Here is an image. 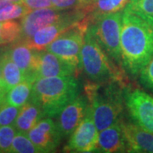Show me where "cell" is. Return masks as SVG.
I'll list each match as a JSON object with an SVG mask.
<instances>
[{"label": "cell", "instance_id": "cell-22", "mask_svg": "<svg viewBox=\"0 0 153 153\" xmlns=\"http://www.w3.org/2000/svg\"><path fill=\"white\" fill-rule=\"evenodd\" d=\"M1 42L4 44H14L21 40L22 26L21 23L16 21L1 22Z\"/></svg>", "mask_w": 153, "mask_h": 153}, {"label": "cell", "instance_id": "cell-1", "mask_svg": "<svg viewBox=\"0 0 153 153\" xmlns=\"http://www.w3.org/2000/svg\"><path fill=\"white\" fill-rule=\"evenodd\" d=\"M120 42L124 71L132 76H139L153 57V25L124 9Z\"/></svg>", "mask_w": 153, "mask_h": 153}, {"label": "cell", "instance_id": "cell-31", "mask_svg": "<svg viewBox=\"0 0 153 153\" xmlns=\"http://www.w3.org/2000/svg\"><path fill=\"white\" fill-rule=\"evenodd\" d=\"M10 4H12V2L9 1V0H0V10L4 8L5 6Z\"/></svg>", "mask_w": 153, "mask_h": 153}, {"label": "cell", "instance_id": "cell-27", "mask_svg": "<svg viewBox=\"0 0 153 153\" xmlns=\"http://www.w3.org/2000/svg\"><path fill=\"white\" fill-rule=\"evenodd\" d=\"M139 79L143 87L153 93V57L140 70Z\"/></svg>", "mask_w": 153, "mask_h": 153}, {"label": "cell", "instance_id": "cell-12", "mask_svg": "<svg viewBox=\"0 0 153 153\" xmlns=\"http://www.w3.org/2000/svg\"><path fill=\"white\" fill-rule=\"evenodd\" d=\"M65 12L66 10H58L53 7L28 11L22 18V38L20 41L27 40L39 29L58 21L64 16Z\"/></svg>", "mask_w": 153, "mask_h": 153}, {"label": "cell", "instance_id": "cell-24", "mask_svg": "<svg viewBox=\"0 0 153 153\" xmlns=\"http://www.w3.org/2000/svg\"><path fill=\"white\" fill-rule=\"evenodd\" d=\"M28 11H30V10L22 3H12L0 10V22L22 18Z\"/></svg>", "mask_w": 153, "mask_h": 153}, {"label": "cell", "instance_id": "cell-9", "mask_svg": "<svg viewBox=\"0 0 153 153\" xmlns=\"http://www.w3.org/2000/svg\"><path fill=\"white\" fill-rule=\"evenodd\" d=\"M98 135L99 130L95 126L91 108L88 105L83 119L70 135L64 150L68 152H95Z\"/></svg>", "mask_w": 153, "mask_h": 153}, {"label": "cell", "instance_id": "cell-8", "mask_svg": "<svg viewBox=\"0 0 153 153\" xmlns=\"http://www.w3.org/2000/svg\"><path fill=\"white\" fill-rule=\"evenodd\" d=\"M125 105L134 123L153 134V96L140 89L127 88Z\"/></svg>", "mask_w": 153, "mask_h": 153}, {"label": "cell", "instance_id": "cell-26", "mask_svg": "<svg viewBox=\"0 0 153 153\" xmlns=\"http://www.w3.org/2000/svg\"><path fill=\"white\" fill-rule=\"evenodd\" d=\"M21 108L22 107H17L4 101L0 105V126L14 124Z\"/></svg>", "mask_w": 153, "mask_h": 153}, {"label": "cell", "instance_id": "cell-25", "mask_svg": "<svg viewBox=\"0 0 153 153\" xmlns=\"http://www.w3.org/2000/svg\"><path fill=\"white\" fill-rule=\"evenodd\" d=\"M17 130L14 125L0 126V152H10L13 140Z\"/></svg>", "mask_w": 153, "mask_h": 153}, {"label": "cell", "instance_id": "cell-19", "mask_svg": "<svg viewBox=\"0 0 153 153\" xmlns=\"http://www.w3.org/2000/svg\"><path fill=\"white\" fill-rule=\"evenodd\" d=\"M0 59L4 88L7 93L12 88L25 80L26 76H24L22 70L10 57L6 49L0 53Z\"/></svg>", "mask_w": 153, "mask_h": 153}, {"label": "cell", "instance_id": "cell-15", "mask_svg": "<svg viewBox=\"0 0 153 153\" xmlns=\"http://www.w3.org/2000/svg\"><path fill=\"white\" fill-rule=\"evenodd\" d=\"M5 49L12 60L22 70L26 79H30L34 82L37 50L32 49L22 41L10 44Z\"/></svg>", "mask_w": 153, "mask_h": 153}, {"label": "cell", "instance_id": "cell-11", "mask_svg": "<svg viewBox=\"0 0 153 153\" xmlns=\"http://www.w3.org/2000/svg\"><path fill=\"white\" fill-rule=\"evenodd\" d=\"M27 136L43 153L55 152L62 139L56 122L47 117L27 132Z\"/></svg>", "mask_w": 153, "mask_h": 153}, {"label": "cell", "instance_id": "cell-4", "mask_svg": "<svg viewBox=\"0 0 153 153\" xmlns=\"http://www.w3.org/2000/svg\"><path fill=\"white\" fill-rule=\"evenodd\" d=\"M81 70L94 82H119L127 84L128 75L123 67L116 64L94 38L88 25L81 49Z\"/></svg>", "mask_w": 153, "mask_h": 153}, {"label": "cell", "instance_id": "cell-32", "mask_svg": "<svg viewBox=\"0 0 153 153\" xmlns=\"http://www.w3.org/2000/svg\"><path fill=\"white\" fill-rule=\"evenodd\" d=\"M5 95L6 93L0 92V105L4 102V100H5Z\"/></svg>", "mask_w": 153, "mask_h": 153}, {"label": "cell", "instance_id": "cell-2", "mask_svg": "<svg viewBox=\"0 0 153 153\" xmlns=\"http://www.w3.org/2000/svg\"><path fill=\"white\" fill-rule=\"evenodd\" d=\"M126 85L119 82H88L84 91L99 131L120 119L125 105Z\"/></svg>", "mask_w": 153, "mask_h": 153}, {"label": "cell", "instance_id": "cell-7", "mask_svg": "<svg viewBox=\"0 0 153 153\" xmlns=\"http://www.w3.org/2000/svg\"><path fill=\"white\" fill-rule=\"evenodd\" d=\"M85 17L86 14L82 10H66L64 16L58 21L39 29L31 38L24 42L32 49L44 50L48 44L53 42L60 34L79 25Z\"/></svg>", "mask_w": 153, "mask_h": 153}, {"label": "cell", "instance_id": "cell-23", "mask_svg": "<svg viewBox=\"0 0 153 153\" xmlns=\"http://www.w3.org/2000/svg\"><path fill=\"white\" fill-rule=\"evenodd\" d=\"M10 152L15 153H39L40 151L30 140L27 134L17 132L13 140Z\"/></svg>", "mask_w": 153, "mask_h": 153}, {"label": "cell", "instance_id": "cell-6", "mask_svg": "<svg viewBox=\"0 0 153 153\" xmlns=\"http://www.w3.org/2000/svg\"><path fill=\"white\" fill-rule=\"evenodd\" d=\"M88 25V22L86 18H84V20L79 25L60 34L53 42L48 44L45 50L55 54L60 59L71 64L80 71V54Z\"/></svg>", "mask_w": 153, "mask_h": 153}, {"label": "cell", "instance_id": "cell-21", "mask_svg": "<svg viewBox=\"0 0 153 153\" xmlns=\"http://www.w3.org/2000/svg\"><path fill=\"white\" fill-rule=\"evenodd\" d=\"M124 9L153 25V0H129Z\"/></svg>", "mask_w": 153, "mask_h": 153}, {"label": "cell", "instance_id": "cell-17", "mask_svg": "<svg viewBox=\"0 0 153 153\" xmlns=\"http://www.w3.org/2000/svg\"><path fill=\"white\" fill-rule=\"evenodd\" d=\"M128 2L129 0H85L82 10L90 23L102 16L123 10Z\"/></svg>", "mask_w": 153, "mask_h": 153}, {"label": "cell", "instance_id": "cell-14", "mask_svg": "<svg viewBox=\"0 0 153 153\" xmlns=\"http://www.w3.org/2000/svg\"><path fill=\"white\" fill-rule=\"evenodd\" d=\"M128 146L123 131V120L121 117L114 124L99 131L95 152H127Z\"/></svg>", "mask_w": 153, "mask_h": 153}, {"label": "cell", "instance_id": "cell-5", "mask_svg": "<svg viewBox=\"0 0 153 153\" xmlns=\"http://www.w3.org/2000/svg\"><path fill=\"white\" fill-rule=\"evenodd\" d=\"M122 23L123 10L105 15L88 23V27L92 30L99 44L121 67H123L120 42Z\"/></svg>", "mask_w": 153, "mask_h": 153}, {"label": "cell", "instance_id": "cell-20", "mask_svg": "<svg viewBox=\"0 0 153 153\" xmlns=\"http://www.w3.org/2000/svg\"><path fill=\"white\" fill-rule=\"evenodd\" d=\"M33 82L30 79H25L18 83L6 93L4 101L17 107H22L30 100Z\"/></svg>", "mask_w": 153, "mask_h": 153}, {"label": "cell", "instance_id": "cell-33", "mask_svg": "<svg viewBox=\"0 0 153 153\" xmlns=\"http://www.w3.org/2000/svg\"><path fill=\"white\" fill-rule=\"evenodd\" d=\"M9 1H10L12 3H16V4H21V3H22V0H9Z\"/></svg>", "mask_w": 153, "mask_h": 153}, {"label": "cell", "instance_id": "cell-18", "mask_svg": "<svg viewBox=\"0 0 153 153\" xmlns=\"http://www.w3.org/2000/svg\"><path fill=\"white\" fill-rule=\"evenodd\" d=\"M45 117L41 107L31 100H28L21 108L20 113L14 123L17 132L27 134L42 118Z\"/></svg>", "mask_w": 153, "mask_h": 153}, {"label": "cell", "instance_id": "cell-16", "mask_svg": "<svg viewBox=\"0 0 153 153\" xmlns=\"http://www.w3.org/2000/svg\"><path fill=\"white\" fill-rule=\"evenodd\" d=\"M128 150L127 152L153 153V134L137 125L135 123L123 121Z\"/></svg>", "mask_w": 153, "mask_h": 153}, {"label": "cell", "instance_id": "cell-28", "mask_svg": "<svg viewBox=\"0 0 153 153\" xmlns=\"http://www.w3.org/2000/svg\"><path fill=\"white\" fill-rule=\"evenodd\" d=\"M53 8L58 10H83L85 0H50Z\"/></svg>", "mask_w": 153, "mask_h": 153}, {"label": "cell", "instance_id": "cell-29", "mask_svg": "<svg viewBox=\"0 0 153 153\" xmlns=\"http://www.w3.org/2000/svg\"><path fill=\"white\" fill-rule=\"evenodd\" d=\"M22 4L27 6L30 10L53 7L50 0H22Z\"/></svg>", "mask_w": 153, "mask_h": 153}, {"label": "cell", "instance_id": "cell-13", "mask_svg": "<svg viewBox=\"0 0 153 153\" xmlns=\"http://www.w3.org/2000/svg\"><path fill=\"white\" fill-rule=\"evenodd\" d=\"M88 101L85 96L78 95L67 104L57 116L56 123L62 138L70 137L86 114Z\"/></svg>", "mask_w": 153, "mask_h": 153}, {"label": "cell", "instance_id": "cell-3", "mask_svg": "<svg viewBox=\"0 0 153 153\" xmlns=\"http://www.w3.org/2000/svg\"><path fill=\"white\" fill-rule=\"evenodd\" d=\"M79 93L80 86L76 76L40 77L33 82L29 100L41 107L45 117L56 118Z\"/></svg>", "mask_w": 153, "mask_h": 153}, {"label": "cell", "instance_id": "cell-30", "mask_svg": "<svg viewBox=\"0 0 153 153\" xmlns=\"http://www.w3.org/2000/svg\"><path fill=\"white\" fill-rule=\"evenodd\" d=\"M0 92L6 93L4 88V82H3V75H2V66H1V59H0Z\"/></svg>", "mask_w": 153, "mask_h": 153}, {"label": "cell", "instance_id": "cell-34", "mask_svg": "<svg viewBox=\"0 0 153 153\" xmlns=\"http://www.w3.org/2000/svg\"><path fill=\"white\" fill-rule=\"evenodd\" d=\"M1 26H2V22H0V45H2V42H1Z\"/></svg>", "mask_w": 153, "mask_h": 153}, {"label": "cell", "instance_id": "cell-10", "mask_svg": "<svg viewBox=\"0 0 153 153\" xmlns=\"http://www.w3.org/2000/svg\"><path fill=\"white\" fill-rule=\"evenodd\" d=\"M80 71L71 64L47 50H37L35 80L40 77L60 76H76Z\"/></svg>", "mask_w": 153, "mask_h": 153}]
</instances>
